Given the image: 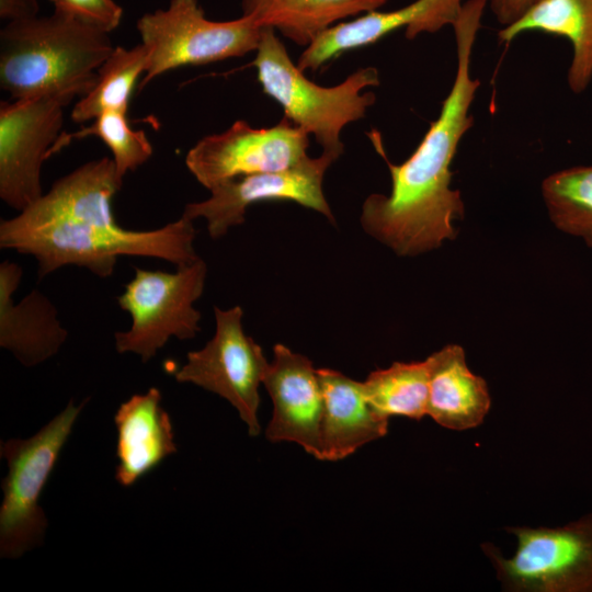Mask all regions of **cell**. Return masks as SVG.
<instances>
[{
	"instance_id": "e0dca14e",
	"label": "cell",
	"mask_w": 592,
	"mask_h": 592,
	"mask_svg": "<svg viewBox=\"0 0 592 592\" xmlns=\"http://www.w3.org/2000/svg\"><path fill=\"white\" fill-rule=\"evenodd\" d=\"M318 375L323 396L321 460L343 459L387 434L389 419L372 406L364 383L329 368L318 369Z\"/></svg>"
},
{
	"instance_id": "ba28073f",
	"label": "cell",
	"mask_w": 592,
	"mask_h": 592,
	"mask_svg": "<svg viewBox=\"0 0 592 592\" xmlns=\"http://www.w3.org/2000/svg\"><path fill=\"white\" fill-rule=\"evenodd\" d=\"M516 550L504 558L482 544L498 580L513 592H592V514L560 527L511 526Z\"/></svg>"
},
{
	"instance_id": "603a6c76",
	"label": "cell",
	"mask_w": 592,
	"mask_h": 592,
	"mask_svg": "<svg viewBox=\"0 0 592 592\" xmlns=\"http://www.w3.org/2000/svg\"><path fill=\"white\" fill-rule=\"evenodd\" d=\"M542 193L555 226L583 238L592 248V166L548 175L542 183Z\"/></svg>"
},
{
	"instance_id": "5b68a950",
	"label": "cell",
	"mask_w": 592,
	"mask_h": 592,
	"mask_svg": "<svg viewBox=\"0 0 592 592\" xmlns=\"http://www.w3.org/2000/svg\"><path fill=\"white\" fill-rule=\"evenodd\" d=\"M86 402L67 407L29 439L1 441L7 460L0 506V556L15 559L43 543L48 526L42 491Z\"/></svg>"
},
{
	"instance_id": "9a60e30c",
	"label": "cell",
	"mask_w": 592,
	"mask_h": 592,
	"mask_svg": "<svg viewBox=\"0 0 592 592\" xmlns=\"http://www.w3.org/2000/svg\"><path fill=\"white\" fill-rule=\"evenodd\" d=\"M22 267L10 260L0 264V346L24 366L33 367L54 356L66 342L55 305L38 289L21 300L13 295L22 280Z\"/></svg>"
},
{
	"instance_id": "2e32d148",
	"label": "cell",
	"mask_w": 592,
	"mask_h": 592,
	"mask_svg": "<svg viewBox=\"0 0 592 592\" xmlns=\"http://www.w3.org/2000/svg\"><path fill=\"white\" fill-rule=\"evenodd\" d=\"M152 387L123 402L114 417L117 430L115 478L129 487L177 452L172 422Z\"/></svg>"
},
{
	"instance_id": "7402d4cb",
	"label": "cell",
	"mask_w": 592,
	"mask_h": 592,
	"mask_svg": "<svg viewBox=\"0 0 592 592\" xmlns=\"http://www.w3.org/2000/svg\"><path fill=\"white\" fill-rule=\"evenodd\" d=\"M372 406L382 415L421 420L428 414L430 369L421 362H395L385 369L372 372L364 382Z\"/></svg>"
},
{
	"instance_id": "44dd1931",
	"label": "cell",
	"mask_w": 592,
	"mask_h": 592,
	"mask_svg": "<svg viewBox=\"0 0 592 592\" xmlns=\"http://www.w3.org/2000/svg\"><path fill=\"white\" fill-rule=\"evenodd\" d=\"M146 67L147 50L141 43L132 48L114 47L99 68L92 89L75 104L71 119L84 123L107 111L128 113L132 94Z\"/></svg>"
},
{
	"instance_id": "7c38bea8",
	"label": "cell",
	"mask_w": 592,
	"mask_h": 592,
	"mask_svg": "<svg viewBox=\"0 0 592 592\" xmlns=\"http://www.w3.org/2000/svg\"><path fill=\"white\" fill-rule=\"evenodd\" d=\"M335 157L322 152L309 156L297 166L276 172L255 173L224 181L210 189V196L185 205L183 214L194 220L204 218L213 239L225 236L244 221L247 208L265 201H292L314 209L334 223L323 194L322 182Z\"/></svg>"
},
{
	"instance_id": "5bb4252c",
	"label": "cell",
	"mask_w": 592,
	"mask_h": 592,
	"mask_svg": "<svg viewBox=\"0 0 592 592\" xmlns=\"http://www.w3.org/2000/svg\"><path fill=\"white\" fill-rule=\"evenodd\" d=\"M466 0H415L392 11H371L342 21L321 32L298 58L297 67L317 70L341 54L375 44L388 34L405 29L407 39L453 26Z\"/></svg>"
},
{
	"instance_id": "484cf974",
	"label": "cell",
	"mask_w": 592,
	"mask_h": 592,
	"mask_svg": "<svg viewBox=\"0 0 592 592\" xmlns=\"http://www.w3.org/2000/svg\"><path fill=\"white\" fill-rule=\"evenodd\" d=\"M538 0H488L491 12L504 27L517 21Z\"/></svg>"
},
{
	"instance_id": "7a4b0ae2",
	"label": "cell",
	"mask_w": 592,
	"mask_h": 592,
	"mask_svg": "<svg viewBox=\"0 0 592 592\" xmlns=\"http://www.w3.org/2000/svg\"><path fill=\"white\" fill-rule=\"evenodd\" d=\"M488 0H466L453 24L457 66L452 88L439 117L430 124L413 153L401 164L391 163L380 134L367 133L376 151L386 161L390 177L389 195L372 194L363 203V229L399 255H415L454 239L455 218L465 214L460 193L452 190L449 169L460 139L471 128L469 109L481 82L470 75V60Z\"/></svg>"
},
{
	"instance_id": "ac0fdd59",
	"label": "cell",
	"mask_w": 592,
	"mask_h": 592,
	"mask_svg": "<svg viewBox=\"0 0 592 592\" xmlns=\"http://www.w3.org/2000/svg\"><path fill=\"white\" fill-rule=\"evenodd\" d=\"M430 390L428 415L448 430L480 425L491 408L486 380L467 366L465 351L448 344L428 358Z\"/></svg>"
},
{
	"instance_id": "6da1fadb",
	"label": "cell",
	"mask_w": 592,
	"mask_h": 592,
	"mask_svg": "<svg viewBox=\"0 0 592 592\" xmlns=\"http://www.w3.org/2000/svg\"><path fill=\"white\" fill-rule=\"evenodd\" d=\"M122 183L113 159L80 166L16 216L1 219L0 247L33 255L39 278L65 265L105 278L121 255L157 258L177 266L200 258L193 220L184 215L152 230L119 226L112 202Z\"/></svg>"
},
{
	"instance_id": "4316f807",
	"label": "cell",
	"mask_w": 592,
	"mask_h": 592,
	"mask_svg": "<svg viewBox=\"0 0 592 592\" xmlns=\"http://www.w3.org/2000/svg\"><path fill=\"white\" fill-rule=\"evenodd\" d=\"M38 11L36 0H0V16L8 22L37 16Z\"/></svg>"
},
{
	"instance_id": "30bf717a",
	"label": "cell",
	"mask_w": 592,
	"mask_h": 592,
	"mask_svg": "<svg viewBox=\"0 0 592 592\" xmlns=\"http://www.w3.org/2000/svg\"><path fill=\"white\" fill-rule=\"evenodd\" d=\"M76 96L48 93L0 103V198L18 212L44 193L42 166L59 138Z\"/></svg>"
},
{
	"instance_id": "8992f818",
	"label": "cell",
	"mask_w": 592,
	"mask_h": 592,
	"mask_svg": "<svg viewBox=\"0 0 592 592\" xmlns=\"http://www.w3.org/2000/svg\"><path fill=\"white\" fill-rule=\"evenodd\" d=\"M147 50L143 89L157 77L257 50L262 26L250 16L213 21L197 0H170L166 9L143 14L136 24Z\"/></svg>"
},
{
	"instance_id": "d6986e66",
	"label": "cell",
	"mask_w": 592,
	"mask_h": 592,
	"mask_svg": "<svg viewBox=\"0 0 592 592\" xmlns=\"http://www.w3.org/2000/svg\"><path fill=\"white\" fill-rule=\"evenodd\" d=\"M525 32L562 36L572 46L567 72L571 92L581 94L592 80V0H538L525 14L498 32L509 44Z\"/></svg>"
},
{
	"instance_id": "cb8c5ba5",
	"label": "cell",
	"mask_w": 592,
	"mask_h": 592,
	"mask_svg": "<svg viewBox=\"0 0 592 592\" xmlns=\"http://www.w3.org/2000/svg\"><path fill=\"white\" fill-rule=\"evenodd\" d=\"M95 136L110 149L118 175L137 170L152 156V146L146 133L129 125L127 113L118 111L103 112L90 126L76 133L60 135L49 156L56 153L73 139Z\"/></svg>"
},
{
	"instance_id": "277c9868",
	"label": "cell",
	"mask_w": 592,
	"mask_h": 592,
	"mask_svg": "<svg viewBox=\"0 0 592 592\" xmlns=\"http://www.w3.org/2000/svg\"><path fill=\"white\" fill-rule=\"evenodd\" d=\"M255 58L251 66L262 91L275 100L284 117L314 135L322 152L337 159L343 152L342 129L363 118L376 100L367 87L379 84L377 68H360L333 87H321L310 81L288 55L283 42L272 27H262Z\"/></svg>"
},
{
	"instance_id": "8fae6325",
	"label": "cell",
	"mask_w": 592,
	"mask_h": 592,
	"mask_svg": "<svg viewBox=\"0 0 592 592\" xmlns=\"http://www.w3.org/2000/svg\"><path fill=\"white\" fill-rule=\"evenodd\" d=\"M309 135L283 117L269 128L235 122L220 134L200 139L186 153L185 164L206 189L238 177L293 168L308 157Z\"/></svg>"
},
{
	"instance_id": "d4e9b609",
	"label": "cell",
	"mask_w": 592,
	"mask_h": 592,
	"mask_svg": "<svg viewBox=\"0 0 592 592\" xmlns=\"http://www.w3.org/2000/svg\"><path fill=\"white\" fill-rule=\"evenodd\" d=\"M54 12L100 31H114L122 21L123 9L114 0H50Z\"/></svg>"
},
{
	"instance_id": "52a82bcc",
	"label": "cell",
	"mask_w": 592,
	"mask_h": 592,
	"mask_svg": "<svg viewBox=\"0 0 592 592\" xmlns=\"http://www.w3.org/2000/svg\"><path fill=\"white\" fill-rule=\"evenodd\" d=\"M177 267L174 272L135 269L117 297L121 309L132 317L130 328L114 334L118 353H135L146 363L172 337L190 340L201 331L194 303L203 294L207 264L198 258Z\"/></svg>"
},
{
	"instance_id": "ffe728a7",
	"label": "cell",
	"mask_w": 592,
	"mask_h": 592,
	"mask_svg": "<svg viewBox=\"0 0 592 592\" xmlns=\"http://www.w3.org/2000/svg\"><path fill=\"white\" fill-rule=\"evenodd\" d=\"M389 0H241L242 15L272 27L299 46L349 18L360 16Z\"/></svg>"
},
{
	"instance_id": "4fadbf2b",
	"label": "cell",
	"mask_w": 592,
	"mask_h": 592,
	"mask_svg": "<svg viewBox=\"0 0 592 592\" xmlns=\"http://www.w3.org/2000/svg\"><path fill=\"white\" fill-rule=\"evenodd\" d=\"M263 385L273 401L267 440L297 443L320 459L323 396L312 362L283 344H275Z\"/></svg>"
},
{
	"instance_id": "9c48e42d",
	"label": "cell",
	"mask_w": 592,
	"mask_h": 592,
	"mask_svg": "<svg viewBox=\"0 0 592 592\" xmlns=\"http://www.w3.org/2000/svg\"><path fill=\"white\" fill-rule=\"evenodd\" d=\"M214 315L213 338L201 350L187 353L186 363L174 377L226 399L247 424L249 435L257 436L261 431L259 386L269 363L262 348L244 333L241 307H214Z\"/></svg>"
},
{
	"instance_id": "3957f363",
	"label": "cell",
	"mask_w": 592,
	"mask_h": 592,
	"mask_svg": "<svg viewBox=\"0 0 592 592\" xmlns=\"http://www.w3.org/2000/svg\"><path fill=\"white\" fill-rule=\"evenodd\" d=\"M113 49L109 33L56 12L7 22L0 32V87L12 99L83 96Z\"/></svg>"
}]
</instances>
